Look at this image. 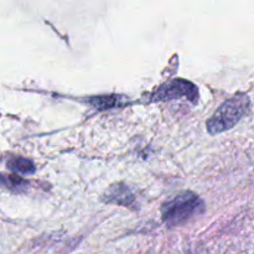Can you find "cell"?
Here are the masks:
<instances>
[{
	"instance_id": "6da1fadb",
	"label": "cell",
	"mask_w": 254,
	"mask_h": 254,
	"mask_svg": "<svg viewBox=\"0 0 254 254\" xmlns=\"http://www.w3.org/2000/svg\"><path fill=\"white\" fill-rule=\"evenodd\" d=\"M205 211L203 201L192 191H184L161 207V217L168 227L186 225Z\"/></svg>"
},
{
	"instance_id": "8992f818",
	"label": "cell",
	"mask_w": 254,
	"mask_h": 254,
	"mask_svg": "<svg viewBox=\"0 0 254 254\" xmlns=\"http://www.w3.org/2000/svg\"><path fill=\"white\" fill-rule=\"evenodd\" d=\"M118 189L112 188L108 192V200L111 202L121 203V205H129L131 200V195L127 188H122V185H117Z\"/></svg>"
},
{
	"instance_id": "5b68a950",
	"label": "cell",
	"mask_w": 254,
	"mask_h": 254,
	"mask_svg": "<svg viewBox=\"0 0 254 254\" xmlns=\"http://www.w3.org/2000/svg\"><path fill=\"white\" fill-rule=\"evenodd\" d=\"M89 103L93 104V106L98 109H109L113 108V107L121 106L122 98L118 96L93 97V98L89 99Z\"/></svg>"
},
{
	"instance_id": "3957f363",
	"label": "cell",
	"mask_w": 254,
	"mask_h": 254,
	"mask_svg": "<svg viewBox=\"0 0 254 254\" xmlns=\"http://www.w3.org/2000/svg\"><path fill=\"white\" fill-rule=\"evenodd\" d=\"M183 97L192 103H196L198 98V92L195 84L185 79H173L159 87L154 94V99H160V101L183 98Z\"/></svg>"
},
{
	"instance_id": "7a4b0ae2",
	"label": "cell",
	"mask_w": 254,
	"mask_h": 254,
	"mask_svg": "<svg viewBox=\"0 0 254 254\" xmlns=\"http://www.w3.org/2000/svg\"><path fill=\"white\" fill-rule=\"evenodd\" d=\"M248 107H250V99L243 93H238L232 98L227 99L208 119V131L211 134H218L231 129L247 113Z\"/></svg>"
},
{
	"instance_id": "277c9868",
	"label": "cell",
	"mask_w": 254,
	"mask_h": 254,
	"mask_svg": "<svg viewBox=\"0 0 254 254\" xmlns=\"http://www.w3.org/2000/svg\"><path fill=\"white\" fill-rule=\"evenodd\" d=\"M7 168L10 170L15 171V173L22 174V175H27V174H32L35 171V165L31 160H27L25 158H11L7 160L6 163Z\"/></svg>"
}]
</instances>
